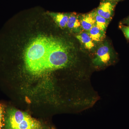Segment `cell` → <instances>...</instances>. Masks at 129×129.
<instances>
[{
	"label": "cell",
	"mask_w": 129,
	"mask_h": 129,
	"mask_svg": "<svg viewBox=\"0 0 129 129\" xmlns=\"http://www.w3.org/2000/svg\"><path fill=\"white\" fill-rule=\"evenodd\" d=\"M114 58L112 48L106 42L102 44L97 50L92 60V64L96 68H103L112 63Z\"/></svg>",
	"instance_id": "cell-4"
},
{
	"label": "cell",
	"mask_w": 129,
	"mask_h": 129,
	"mask_svg": "<svg viewBox=\"0 0 129 129\" xmlns=\"http://www.w3.org/2000/svg\"><path fill=\"white\" fill-rule=\"evenodd\" d=\"M76 49L72 43L57 37H50L47 54L45 71L67 67L75 60Z\"/></svg>",
	"instance_id": "cell-1"
},
{
	"label": "cell",
	"mask_w": 129,
	"mask_h": 129,
	"mask_svg": "<svg viewBox=\"0 0 129 129\" xmlns=\"http://www.w3.org/2000/svg\"><path fill=\"white\" fill-rule=\"evenodd\" d=\"M5 106L0 103V129H4L5 127Z\"/></svg>",
	"instance_id": "cell-12"
},
{
	"label": "cell",
	"mask_w": 129,
	"mask_h": 129,
	"mask_svg": "<svg viewBox=\"0 0 129 129\" xmlns=\"http://www.w3.org/2000/svg\"><path fill=\"white\" fill-rule=\"evenodd\" d=\"M95 19L96 25L101 29L106 32L110 21L99 16L97 14L96 12L95 13Z\"/></svg>",
	"instance_id": "cell-11"
},
{
	"label": "cell",
	"mask_w": 129,
	"mask_h": 129,
	"mask_svg": "<svg viewBox=\"0 0 129 129\" xmlns=\"http://www.w3.org/2000/svg\"><path fill=\"white\" fill-rule=\"evenodd\" d=\"M95 10L80 16V22L83 30L88 32L95 24Z\"/></svg>",
	"instance_id": "cell-6"
},
{
	"label": "cell",
	"mask_w": 129,
	"mask_h": 129,
	"mask_svg": "<svg viewBox=\"0 0 129 129\" xmlns=\"http://www.w3.org/2000/svg\"><path fill=\"white\" fill-rule=\"evenodd\" d=\"M76 37L86 50L92 51L95 47V42L92 40L88 32L84 31L80 32L78 34Z\"/></svg>",
	"instance_id": "cell-7"
},
{
	"label": "cell",
	"mask_w": 129,
	"mask_h": 129,
	"mask_svg": "<svg viewBox=\"0 0 129 129\" xmlns=\"http://www.w3.org/2000/svg\"><path fill=\"white\" fill-rule=\"evenodd\" d=\"M119 27L123 32L126 39L129 40V25L126 26L121 23L119 25Z\"/></svg>",
	"instance_id": "cell-13"
},
{
	"label": "cell",
	"mask_w": 129,
	"mask_h": 129,
	"mask_svg": "<svg viewBox=\"0 0 129 129\" xmlns=\"http://www.w3.org/2000/svg\"><path fill=\"white\" fill-rule=\"evenodd\" d=\"M88 32L92 40L95 43L101 42L106 37V32L99 28L96 24Z\"/></svg>",
	"instance_id": "cell-10"
},
{
	"label": "cell",
	"mask_w": 129,
	"mask_h": 129,
	"mask_svg": "<svg viewBox=\"0 0 129 129\" xmlns=\"http://www.w3.org/2000/svg\"><path fill=\"white\" fill-rule=\"evenodd\" d=\"M50 38H35L27 47L24 53L26 68L31 73L39 74L45 71V66Z\"/></svg>",
	"instance_id": "cell-2"
},
{
	"label": "cell",
	"mask_w": 129,
	"mask_h": 129,
	"mask_svg": "<svg viewBox=\"0 0 129 129\" xmlns=\"http://www.w3.org/2000/svg\"><path fill=\"white\" fill-rule=\"evenodd\" d=\"M6 129H45L44 125L27 113L10 108L5 115Z\"/></svg>",
	"instance_id": "cell-3"
},
{
	"label": "cell",
	"mask_w": 129,
	"mask_h": 129,
	"mask_svg": "<svg viewBox=\"0 0 129 129\" xmlns=\"http://www.w3.org/2000/svg\"><path fill=\"white\" fill-rule=\"evenodd\" d=\"M108 1H111L115 3H117L120 1H123V0H108Z\"/></svg>",
	"instance_id": "cell-15"
},
{
	"label": "cell",
	"mask_w": 129,
	"mask_h": 129,
	"mask_svg": "<svg viewBox=\"0 0 129 129\" xmlns=\"http://www.w3.org/2000/svg\"><path fill=\"white\" fill-rule=\"evenodd\" d=\"M117 3L108 0H103L95 11L99 16L110 21L112 18Z\"/></svg>",
	"instance_id": "cell-5"
},
{
	"label": "cell",
	"mask_w": 129,
	"mask_h": 129,
	"mask_svg": "<svg viewBox=\"0 0 129 129\" xmlns=\"http://www.w3.org/2000/svg\"><path fill=\"white\" fill-rule=\"evenodd\" d=\"M123 23L125 24H127L128 25H129V17L126 18V19H125Z\"/></svg>",
	"instance_id": "cell-14"
},
{
	"label": "cell",
	"mask_w": 129,
	"mask_h": 129,
	"mask_svg": "<svg viewBox=\"0 0 129 129\" xmlns=\"http://www.w3.org/2000/svg\"><path fill=\"white\" fill-rule=\"evenodd\" d=\"M67 27L75 33L79 34L81 32L82 29L81 24L80 15L75 13L70 14Z\"/></svg>",
	"instance_id": "cell-8"
},
{
	"label": "cell",
	"mask_w": 129,
	"mask_h": 129,
	"mask_svg": "<svg viewBox=\"0 0 129 129\" xmlns=\"http://www.w3.org/2000/svg\"><path fill=\"white\" fill-rule=\"evenodd\" d=\"M49 14L52 17L58 26L62 28L67 27L69 17V13L51 12Z\"/></svg>",
	"instance_id": "cell-9"
}]
</instances>
